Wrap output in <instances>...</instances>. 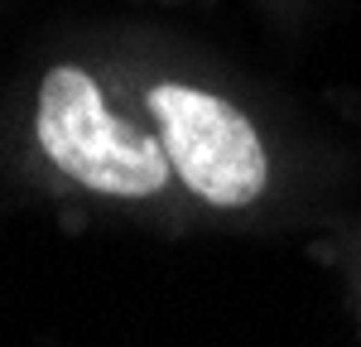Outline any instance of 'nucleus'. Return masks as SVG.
Returning a JSON list of instances; mask_svg holds the SVG:
<instances>
[{
	"mask_svg": "<svg viewBox=\"0 0 361 347\" xmlns=\"http://www.w3.org/2000/svg\"><path fill=\"white\" fill-rule=\"evenodd\" d=\"M39 145L68 178L111 198H145L169 183L164 140L116 121L82 68H54L39 87Z\"/></svg>",
	"mask_w": 361,
	"mask_h": 347,
	"instance_id": "obj_1",
	"label": "nucleus"
},
{
	"mask_svg": "<svg viewBox=\"0 0 361 347\" xmlns=\"http://www.w3.org/2000/svg\"><path fill=\"white\" fill-rule=\"evenodd\" d=\"M149 111L159 121V140L173 174L197 198L217 207H246L265 188V150L250 121L231 102L207 97L197 87L164 83L149 92Z\"/></svg>",
	"mask_w": 361,
	"mask_h": 347,
	"instance_id": "obj_2",
	"label": "nucleus"
}]
</instances>
